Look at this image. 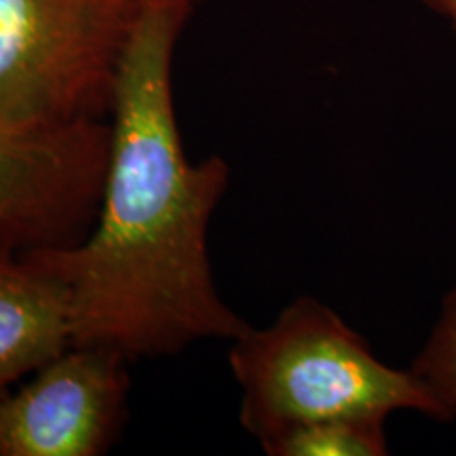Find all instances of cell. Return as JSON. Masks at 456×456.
Wrapping results in <instances>:
<instances>
[{
  "mask_svg": "<svg viewBox=\"0 0 456 456\" xmlns=\"http://www.w3.org/2000/svg\"><path fill=\"white\" fill-rule=\"evenodd\" d=\"M410 368L456 412V288L444 298L440 317Z\"/></svg>",
  "mask_w": 456,
  "mask_h": 456,
  "instance_id": "8",
  "label": "cell"
},
{
  "mask_svg": "<svg viewBox=\"0 0 456 456\" xmlns=\"http://www.w3.org/2000/svg\"><path fill=\"white\" fill-rule=\"evenodd\" d=\"M427 7L446 17L456 32V0H423Z\"/></svg>",
  "mask_w": 456,
  "mask_h": 456,
  "instance_id": "9",
  "label": "cell"
},
{
  "mask_svg": "<svg viewBox=\"0 0 456 456\" xmlns=\"http://www.w3.org/2000/svg\"><path fill=\"white\" fill-rule=\"evenodd\" d=\"M155 3H171V4H182V7L192 9L195 7L197 0H155Z\"/></svg>",
  "mask_w": 456,
  "mask_h": 456,
  "instance_id": "10",
  "label": "cell"
},
{
  "mask_svg": "<svg viewBox=\"0 0 456 456\" xmlns=\"http://www.w3.org/2000/svg\"><path fill=\"white\" fill-rule=\"evenodd\" d=\"M228 363L241 387L239 420L258 444L326 419H387L419 412L450 423L456 412L412 368L374 355L338 313L300 296L266 328L232 338Z\"/></svg>",
  "mask_w": 456,
  "mask_h": 456,
  "instance_id": "2",
  "label": "cell"
},
{
  "mask_svg": "<svg viewBox=\"0 0 456 456\" xmlns=\"http://www.w3.org/2000/svg\"><path fill=\"white\" fill-rule=\"evenodd\" d=\"M129 359L70 345L17 391L0 393V456H100L127 420Z\"/></svg>",
  "mask_w": 456,
  "mask_h": 456,
  "instance_id": "5",
  "label": "cell"
},
{
  "mask_svg": "<svg viewBox=\"0 0 456 456\" xmlns=\"http://www.w3.org/2000/svg\"><path fill=\"white\" fill-rule=\"evenodd\" d=\"M191 9L142 0L110 108V152L94 224L43 248L66 283L74 345L129 359L232 340L248 323L222 300L208 228L231 182L214 155L192 163L175 118L174 53Z\"/></svg>",
  "mask_w": 456,
  "mask_h": 456,
  "instance_id": "1",
  "label": "cell"
},
{
  "mask_svg": "<svg viewBox=\"0 0 456 456\" xmlns=\"http://www.w3.org/2000/svg\"><path fill=\"white\" fill-rule=\"evenodd\" d=\"M74 345L66 283L43 248L0 245V393Z\"/></svg>",
  "mask_w": 456,
  "mask_h": 456,
  "instance_id": "6",
  "label": "cell"
},
{
  "mask_svg": "<svg viewBox=\"0 0 456 456\" xmlns=\"http://www.w3.org/2000/svg\"><path fill=\"white\" fill-rule=\"evenodd\" d=\"M142 0H0V125L104 121Z\"/></svg>",
  "mask_w": 456,
  "mask_h": 456,
  "instance_id": "3",
  "label": "cell"
},
{
  "mask_svg": "<svg viewBox=\"0 0 456 456\" xmlns=\"http://www.w3.org/2000/svg\"><path fill=\"white\" fill-rule=\"evenodd\" d=\"M110 121L15 129L0 125V245H72L98 214Z\"/></svg>",
  "mask_w": 456,
  "mask_h": 456,
  "instance_id": "4",
  "label": "cell"
},
{
  "mask_svg": "<svg viewBox=\"0 0 456 456\" xmlns=\"http://www.w3.org/2000/svg\"><path fill=\"white\" fill-rule=\"evenodd\" d=\"M269 456H385L387 419H326L262 440Z\"/></svg>",
  "mask_w": 456,
  "mask_h": 456,
  "instance_id": "7",
  "label": "cell"
}]
</instances>
